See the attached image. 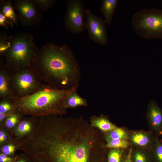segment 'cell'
Listing matches in <instances>:
<instances>
[{"mask_svg": "<svg viewBox=\"0 0 162 162\" xmlns=\"http://www.w3.org/2000/svg\"><path fill=\"white\" fill-rule=\"evenodd\" d=\"M44 84L63 90L77 88L82 73L79 62L66 44L47 43L39 50L31 65Z\"/></svg>", "mask_w": 162, "mask_h": 162, "instance_id": "cell-1", "label": "cell"}, {"mask_svg": "<svg viewBox=\"0 0 162 162\" xmlns=\"http://www.w3.org/2000/svg\"><path fill=\"white\" fill-rule=\"evenodd\" d=\"M63 90L44 85L39 90L26 97L14 98L16 110L24 116L38 117L50 115L63 116L67 113L65 100L74 89Z\"/></svg>", "mask_w": 162, "mask_h": 162, "instance_id": "cell-2", "label": "cell"}, {"mask_svg": "<svg viewBox=\"0 0 162 162\" xmlns=\"http://www.w3.org/2000/svg\"><path fill=\"white\" fill-rule=\"evenodd\" d=\"M11 45L4 54V62L10 69L17 70L30 67L38 54L33 36L19 33L10 36Z\"/></svg>", "mask_w": 162, "mask_h": 162, "instance_id": "cell-3", "label": "cell"}, {"mask_svg": "<svg viewBox=\"0 0 162 162\" xmlns=\"http://www.w3.org/2000/svg\"><path fill=\"white\" fill-rule=\"evenodd\" d=\"M132 25L134 30L141 38L162 39V9L140 10L134 14Z\"/></svg>", "mask_w": 162, "mask_h": 162, "instance_id": "cell-4", "label": "cell"}, {"mask_svg": "<svg viewBox=\"0 0 162 162\" xmlns=\"http://www.w3.org/2000/svg\"><path fill=\"white\" fill-rule=\"evenodd\" d=\"M10 70V87L14 98L28 96L38 91L44 85L31 66L20 70Z\"/></svg>", "mask_w": 162, "mask_h": 162, "instance_id": "cell-5", "label": "cell"}, {"mask_svg": "<svg viewBox=\"0 0 162 162\" xmlns=\"http://www.w3.org/2000/svg\"><path fill=\"white\" fill-rule=\"evenodd\" d=\"M66 6L64 17L66 28L74 34L80 33L86 29V10L83 3L79 0H70L67 2Z\"/></svg>", "mask_w": 162, "mask_h": 162, "instance_id": "cell-6", "label": "cell"}, {"mask_svg": "<svg viewBox=\"0 0 162 162\" xmlns=\"http://www.w3.org/2000/svg\"><path fill=\"white\" fill-rule=\"evenodd\" d=\"M13 5L18 13L19 21L23 26H33L41 21L42 15L33 0H15Z\"/></svg>", "mask_w": 162, "mask_h": 162, "instance_id": "cell-7", "label": "cell"}, {"mask_svg": "<svg viewBox=\"0 0 162 162\" xmlns=\"http://www.w3.org/2000/svg\"><path fill=\"white\" fill-rule=\"evenodd\" d=\"M86 16L87 29L90 39L99 44L105 45L108 38L104 20L89 10H86Z\"/></svg>", "mask_w": 162, "mask_h": 162, "instance_id": "cell-8", "label": "cell"}, {"mask_svg": "<svg viewBox=\"0 0 162 162\" xmlns=\"http://www.w3.org/2000/svg\"><path fill=\"white\" fill-rule=\"evenodd\" d=\"M24 116L12 132L14 140L16 143L21 139L29 135L34 130L38 117Z\"/></svg>", "mask_w": 162, "mask_h": 162, "instance_id": "cell-9", "label": "cell"}, {"mask_svg": "<svg viewBox=\"0 0 162 162\" xmlns=\"http://www.w3.org/2000/svg\"><path fill=\"white\" fill-rule=\"evenodd\" d=\"M10 69L2 59L0 64V99L13 100L10 84Z\"/></svg>", "mask_w": 162, "mask_h": 162, "instance_id": "cell-10", "label": "cell"}, {"mask_svg": "<svg viewBox=\"0 0 162 162\" xmlns=\"http://www.w3.org/2000/svg\"><path fill=\"white\" fill-rule=\"evenodd\" d=\"M118 2V0H103L102 2L100 11L103 14L106 23L109 26L111 24Z\"/></svg>", "mask_w": 162, "mask_h": 162, "instance_id": "cell-11", "label": "cell"}, {"mask_svg": "<svg viewBox=\"0 0 162 162\" xmlns=\"http://www.w3.org/2000/svg\"><path fill=\"white\" fill-rule=\"evenodd\" d=\"M0 11L14 25H18V15L14 11L12 0H1L0 2Z\"/></svg>", "mask_w": 162, "mask_h": 162, "instance_id": "cell-12", "label": "cell"}, {"mask_svg": "<svg viewBox=\"0 0 162 162\" xmlns=\"http://www.w3.org/2000/svg\"><path fill=\"white\" fill-rule=\"evenodd\" d=\"M148 116L152 126L159 128L162 124V110L154 101L151 102L149 107Z\"/></svg>", "mask_w": 162, "mask_h": 162, "instance_id": "cell-13", "label": "cell"}, {"mask_svg": "<svg viewBox=\"0 0 162 162\" xmlns=\"http://www.w3.org/2000/svg\"><path fill=\"white\" fill-rule=\"evenodd\" d=\"M77 88L74 89L68 95L65 100L67 109L74 108L79 106H86L87 100L81 96L77 93Z\"/></svg>", "mask_w": 162, "mask_h": 162, "instance_id": "cell-14", "label": "cell"}, {"mask_svg": "<svg viewBox=\"0 0 162 162\" xmlns=\"http://www.w3.org/2000/svg\"><path fill=\"white\" fill-rule=\"evenodd\" d=\"M91 122L92 126L105 132H109L118 128L106 118L102 116H93L91 118Z\"/></svg>", "mask_w": 162, "mask_h": 162, "instance_id": "cell-15", "label": "cell"}, {"mask_svg": "<svg viewBox=\"0 0 162 162\" xmlns=\"http://www.w3.org/2000/svg\"><path fill=\"white\" fill-rule=\"evenodd\" d=\"M24 116L20 112L16 111L7 117L3 122L6 127L10 129L18 124Z\"/></svg>", "mask_w": 162, "mask_h": 162, "instance_id": "cell-16", "label": "cell"}, {"mask_svg": "<svg viewBox=\"0 0 162 162\" xmlns=\"http://www.w3.org/2000/svg\"><path fill=\"white\" fill-rule=\"evenodd\" d=\"M132 142L141 146H146L150 142V139L146 134L141 132H136L133 134L131 137Z\"/></svg>", "mask_w": 162, "mask_h": 162, "instance_id": "cell-17", "label": "cell"}, {"mask_svg": "<svg viewBox=\"0 0 162 162\" xmlns=\"http://www.w3.org/2000/svg\"><path fill=\"white\" fill-rule=\"evenodd\" d=\"M127 137V134L124 129L117 128L108 132L106 137V140L107 142L115 139H126Z\"/></svg>", "mask_w": 162, "mask_h": 162, "instance_id": "cell-18", "label": "cell"}, {"mask_svg": "<svg viewBox=\"0 0 162 162\" xmlns=\"http://www.w3.org/2000/svg\"><path fill=\"white\" fill-rule=\"evenodd\" d=\"M11 45L10 37H8L6 34L1 32L0 35V55L3 56L10 48Z\"/></svg>", "mask_w": 162, "mask_h": 162, "instance_id": "cell-19", "label": "cell"}, {"mask_svg": "<svg viewBox=\"0 0 162 162\" xmlns=\"http://www.w3.org/2000/svg\"><path fill=\"white\" fill-rule=\"evenodd\" d=\"M17 111L12 101L8 99H0V113H5Z\"/></svg>", "mask_w": 162, "mask_h": 162, "instance_id": "cell-20", "label": "cell"}, {"mask_svg": "<svg viewBox=\"0 0 162 162\" xmlns=\"http://www.w3.org/2000/svg\"><path fill=\"white\" fill-rule=\"evenodd\" d=\"M106 142L105 147L113 148H125L128 144L127 141L125 139L113 140Z\"/></svg>", "mask_w": 162, "mask_h": 162, "instance_id": "cell-21", "label": "cell"}, {"mask_svg": "<svg viewBox=\"0 0 162 162\" xmlns=\"http://www.w3.org/2000/svg\"><path fill=\"white\" fill-rule=\"evenodd\" d=\"M37 6L43 10L51 8L55 4V0H33Z\"/></svg>", "mask_w": 162, "mask_h": 162, "instance_id": "cell-22", "label": "cell"}, {"mask_svg": "<svg viewBox=\"0 0 162 162\" xmlns=\"http://www.w3.org/2000/svg\"><path fill=\"white\" fill-rule=\"evenodd\" d=\"M121 152L118 148H113L110 152L108 155V162H120Z\"/></svg>", "mask_w": 162, "mask_h": 162, "instance_id": "cell-23", "label": "cell"}, {"mask_svg": "<svg viewBox=\"0 0 162 162\" xmlns=\"http://www.w3.org/2000/svg\"><path fill=\"white\" fill-rule=\"evenodd\" d=\"M16 148V145L10 142L3 145L2 147L1 151L7 155H10L14 153Z\"/></svg>", "mask_w": 162, "mask_h": 162, "instance_id": "cell-24", "label": "cell"}, {"mask_svg": "<svg viewBox=\"0 0 162 162\" xmlns=\"http://www.w3.org/2000/svg\"><path fill=\"white\" fill-rule=\"evenodd\" d=\"M0 26L5 29L14 27V25L0 12Z\"/></svg>", "mask_w": 162, "mask_h": 162, "instance_id": "cell-25", "label": "cell"}, {"mask_svg": "<svg viewBox=\"0 0 162 162\" xmlns=\"http://www.w3.org/2000/svg\"><path fill=\"white\" fill-rule=\"evenodd\" d=\"M8 135L4 130H1L0 131V144H4L5 143H7L9 139Z\"/></svg>", "mask_w": 162, "mask_h": 162, "instance_id": "cell-26", "label": "cell"}, {"mask_svg": "<svg viewBox=\"0 0 162 162\" xmlns=\"http://www.w3.org/2000/svg\"><path fill=\"white\" fill-rule=\"evenodd\" d=\"M156 154L159 162H162V145L158 144L156 148Z\"/></svg>", "mask_w": 162, "mask_h": 162, "instance_id": "cell-27", "label": "cell"}, {"mask_svg": "<svg viewBox=\"0 0 162 162\" xmlns=\"http://www.w3.org/2000/svg\"><path fill=\"white\" fill-rule=\"evenodd\" d=\"M135 162H146V158L144 155L140 152H136L134 155Z\"/></svg>", "mask_w": 162, "mask_h": 162, "instance_id": "cell-28", "label": "cell"}, {"mask_svg": "<svg viewBox=\"0 0 162 162\" xmlns=\"http://www.w3.org/2000/svg\"><path fill=\"white\" fill-rule=\"evenodd\" d=\"M12 159L3 153L0 154V162H12Z\"/></svg>", "mask_w": 162, "mask_h": 162, "instance_id": "cell-29", "label": "cell"}, {"mask_svg": "<svg viewBox=\"0 0 162 162\" xmlns=\"http://www.w3.org/2000/svg\"><path fill=\"white\" fill-rule=\"evenodd\" d=\"M132 152V149H131L130 150L127 157L126 158L125 162H132L131 160V154Z\"/></svg>", "mask_w": 162, "mask_h": 162, "instance_id": "cell-30", "label": "cell"}, {"mask_svg": "<svg viewBox=\"0 0 162 162\" xmlns=\"http://www.w3.org/2000/svg\"><path fill=\"white\" fill-rule=\"evenodd\" d=\"M16 162H26L25 160L22 159H21L18 160Z\"/></svg>", "mask_w": 162, "mask_h": 162, "instance_id": "cell-31", "label": "cell"}]
</instances>
